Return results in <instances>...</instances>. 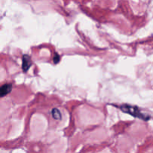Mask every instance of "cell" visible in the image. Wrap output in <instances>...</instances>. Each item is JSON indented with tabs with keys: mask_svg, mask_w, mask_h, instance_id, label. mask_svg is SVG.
<instances>
[{
	"mask_svg": "<svg viewBox=\"0 0 153 153\" xmlns=\"http://www.w3.org/2000/svg\"><path fill=\"white\" fill-rule=\"evenodd\" d=\"M117 106V105H115ZM118 108L120 109L122 111H123L124 113L128 114L131 115L134 117L139 118L140 120H149V116L148 115L144 114L143 113H142L140 109L137 106H134V105H130L124 104L121 105L117 106Z\"/></svg>",
	"mask_w": 153,
	"mask_h": 153,
	"instance_id": "cell-1",
	"label": "cell"
},
{
	"mask_svg": "<svg viewBox=\"0 0 153 153\" xmlns=\"http://www.w3.org/2000/svg\"><path fill=\"white\" fill-rule=\"evenodd\" d=\"M31 65H32V61H31V58L28 55H24L22 59V69L23 72L26 73L31 67Z\"/></svg>",
	"mask_w": 153,
	"mask_h": 153,
	"instance_id": "cell-2",
	"label": "cell"
},
{
	"mask_svg": "<svg viewBox=\"0 0 153 153\" xmlns=\"http://www.w3.org/2000/svg\"><path fill=\"white\" fill-rule=\"evenodd\" d=\"M12 90V85L10 84H4L0 88V95L1 97H4V96L10 94Z\"/></svg>",
	"mask_w": 153,
	"mask_h": 153,
	"instance_id": "cell-3",
	"label": "cell"
},
{
	"mask_svg": "<svg viewBox=\"0 0 153 153\" xmlns=\"http://www.w3.org/2000/svg\"><path fill=\"white\" fill-rule=\"evenodd\" d=\"M52 116L55 120H61V114L58 108L52 109Z\"/></svg>",
	"mask_w": 153,
	"mask_h": 153,
	"instance_id": "cell-4",
	"label": "cell"
},
{
	"mask_svg": "<svg viewBox=\"0 0 153 153\" xmlns=\"http://www.w3.org/2000/svg\"><path fill=\"white\" fill-rule=\"evenodd\" d=\"M59 61H60V56L58 55V54L55 53V55H54V57H53V62L56 64H58Z\"/></svg>",
	"mask_w": 153,
	"mask_h": 153,
	"instance_id": "cell-5",
	"label": "cell"
}]
</instances>
